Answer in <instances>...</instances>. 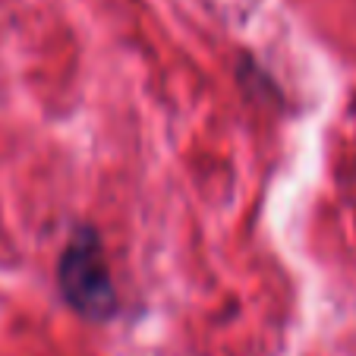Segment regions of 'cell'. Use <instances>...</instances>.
I'll list each match as a JSON object with an SVG mask.
<instances>
[{"label": "cell", "mask_w": 356, "mask_h": 356, "mask_svg": "<svg viewBox=\"0 0 356 356\" xmlns=\"http://www.w3.org/2000/svg\"><path fill=\"white\" fill-rule=\"evenodd\" d=\"M57 287L67 306L86 322H108L117 312V287L95 227L79 224L57 262Z\"/></svg>", "instance_id": "obj_1"}]
</instances>
